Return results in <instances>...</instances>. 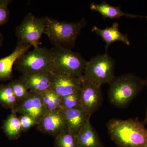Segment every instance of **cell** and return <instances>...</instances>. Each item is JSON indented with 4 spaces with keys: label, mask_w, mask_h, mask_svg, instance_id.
Returning <instances> with one entry per match:
<instances>
[{
    "label": "cell",
    "mask_w": 147,
    "mask_h": 147,
    "mask_svg": "<svg viewBox=\"0 0 147 147\" xmlns=\"http://www.w3.org/2000/svg\"><path fill=\"white\" fill-rule=\"evenodd\" d=\"M145 86H146L147 89V77L146 79V80H145Z\"/></svg>",
    "instance_id": "obj_28"
},
{
    "label": "cell",
    "mask_w": 147,
    "mask_h": 147,
    "mask_svg": "<svg viewBox=\"0 0 147 147\" xmlns=\"http://www.w3.org/2000/svg\"><path fill=\"white\" fill-rule=\"evenodd\" d=\"M82 79L68 74L53 73L50 89L61 97L81 90Z\"/></svg>",
    "instance_id": "obj_8"
},
{
    "label": "cell",
    "mask_w": 147,
    "mask_h": 147,
    "mask_svg": "<svg viewBox=\"0 0 147 147\" xmlns=\"http://www.w3.org/2000/svg\"><path fill=\"white\" fill-rule=\"evenodd\" d=\"M31 47V45L18 41L12 53L0 59V81H6L11 79L12 68L16 61L22 55L27 53Z\"/></svg>",
    "instance_id": "obj_13"
},
{
    "label": "cell",
    "mask_w": 147,
    "mask_h": 147,
    "mask_svg": "<svg viewBox=\"0 0 147 147\" xmlns=\"http://www.w3.org/2000/svg\"><path fill=\"white\" fill-rule=\"evenodd\" d=\"M54 147H79L76 135L67 128L55 136Z\"/></svg>",
    "instance_id": "obj_20"
},
{
    "label": "cell",
    "mask_w": 147,
    "mask_h": 147,
    "mask_svg": "<svg viewBox=\"0 0 147 147\" xmlns=\"http://www.w3.org/2000/svg\"><path fill=\"white\" fill-rule=\"evenodd\" d=\"M108 92L110 103L117 108L128 105L144 88L145 80L133 74L115 76L110 84Z\"/></svg>",
    "instance_id": "obj_2"
},
{
    "label": "cell",
    "mask_w": 147,
    "mask_h": 147,
    "mask_svg": "<svg viewBox=\"0 0 147 147\" xmlns=\"http://www.w3.org/2000/svg\"><path fill=\"white\" fill-rule=\"evenodd\" d=\"M11 1L9 0H0V26L8 21L9 16L8 5Z\"/></svg>",
    "instance_id": "obj_24"
},
{
    "label": "cell",
    "mask_w": 147,
    "mask_h": 147,
    "mask_svg": "<svg viewBox=\"0 0 147 147\" xmlns=\"http://www.w3.org/2000/svg\"><path fill=\"white\" fill-rule=\"evenodd\" d=\"M0 104L7 109L14 110L18 102L13 91L8 84H0Z\"/></svg>",
    "instance_id": "obj_19"
},
{
    "label": "cell",
    "mask_w": 147,
    "mask_h": 147,
    "mask_svg": "<svg viewBox=\"0 0 147 147\" xmlns=\"http://www.w3.org/2000/svg\"><path fill=\"white\" fill-rule=\"evenodd\" d=\"M3 129L9 140H16L21 137L22 130L19 117L17 113L11 110L3 123Z\"/></svg>",
    "instance_id": "obj_18"
},
{
    "label": "cell",
    "mask_w": 147,
    "mask_h": 147,
    "mask_svg": "<svg viewBox=\"0 0 147 147\" xmlns=\"http://www.w3.org/2000/svg\"><path fill=\"white\" fill-rule=\"evenodd\" d=\"M40 94L43 103L48 112L60 109L55 104V100L56 93L52 90L49 89Z\"/></svg>",
    "instance_id": "obj_23"
},
{
    "label": "cell",
    "mask_w": 147,
    "mask_h": 147,
    "mask_svg": "<svg viewBox=\"0 0 147 147\" xmlns=\"http://www.w3.org/2000/svg\"><path fill=\"white\" fill-rule=\"evenodd\" d=\"M144 123L145 124L147 123V109L146 112V118H145V120L144 121Z\"/></svg>",
    "instance_id": "obj_27"
},
{
    "label": "cell",
    "mask_w": 147,
    "mask_h": 147,
    "mask_svg": "<svg viewBox=\"0 0 147 147\" xmlns=\"http://www.w3.org/2000/svg\"><path fill=\"white\" fill-rule=\"evenodd\" d=\"M79 147H105L89 121L76 135Z\"/></svg>",
    "instance_id": "obj_16"
},
{
    "label": "cell",
    "mask_w": 147,
    "mask_h": 147,
    "mask_svg": "<svg viewBox=\"0 0 147 147\" xmlns=\"http://www.w3.org/2000/svg\"><path fill=\"white\" fill-rule=\"evenodd\" d=\"M52 57L51 49L38 46L21 56L13 67L22 74L51 72Z\"/></svg>",
    "instance_id": "obj_6"
},
{
    "label": "cell",
    "mask_w": 147,
    "mask_h": 147,
    "mask_svg": "<svg viewBox=\"0 0 147 147\" xmlns=\"http://www.w3.org/2000/svg\"><path fill=\"white\" fill-rule=\"evenodd\" d=\"M90 8L92 10L97 11L105 18L115 19L119 18L123 16L132 18H146V16L125 13L121 10L120 6H114L110 5L105 1H103L99 4L92 3L90 5Z\"/></svg>",
    "instance_id": "obj_17"
},
{
    "label": "cell",
    "mask_w": 147,
    "mask_h": 147,
    "mask_svg": "<svg viewBox=\"0 0 147 147\" xmlns=\"http://www.w3.org/2000/svg\"><path fill=\"white\" fill-rule=\"evenodd\" d=\"M144 122L135 119H112L107 123L108 134L118 147H144L147 129Z\"/></svg>",
    "instance_id": "obj_1"
},
{
    "label": "cell",
    "mask_w": 147,
    "mask_h": 147,
    "mask_svg": "<svg viewBox=\"0 0 147 147\" xmlns=\"http://www.w3.org/2000/svg\"><path fill=\"white\" fill-rule=\"evenodd\" d=\"M37 126L38 129L44 134L54 137L57 136L67 128L63 110L58 109L48 112Z\"/></svg>",
    "instance_id": "obj_11"
},
{
    "label": "cell",
    "mask_w": 147,
    "mask_h": 147,
    "mask_svg": "<svg viewBox=\"0 0 147 147\" xmlns=\"http://www.w3.org/2000/svg\"><path fill=\"white\" fill-rule=\"evenodd\" d=\"M19 118L22 131L24 132L28 131L32 127L38 124L37 121L31 116L28 115H20Z\"/></svg>",
    "instance_id": "obj_25"
},
{
    "label": "cell",
    "mask_w": 147,
    "mask_h": 147,
    "mask_svg": "<svg viewBox=\"0 0 147 147\" xmlns=\"http://www.w3.org/2000/svg\"><path fill=\"white\" fill-rule=\"evenodd\" d=\"M45 25V17L38 18L32 13H28L21 24L16 27L15 34L18 42L34 48L38 47L40 40L44 34Z\"/></svg>",
    "instance_id": "obj_7"
},
{
    "label": "cell",
    "mask_w": 147,
    "mask_h": 147,
    "mask_svg": "<svg viewBox=\"0 0 147 147\" xmlns=\"http://www.w3.org/2000/svg\"><path fill=\"white\" fill-rule=\"evenodd\" d=\"M45 17L44 34L55 46L70 49L75 42L82 29L86 27L85 18L76 22L59 21L51 17Z\"/></svg>",
    "instance_id": "obj_3"
},
{
    "label": "cell",
    "mask_w": 147,
    "mask_h": 147,
    "mask_svg": "<svg viewBox=\"0 0 147 147\" xmlns=\"http://www.w3.org/2000/svg\"><path fill=\"white\" fill-rule=\"evenodd\" d=\"M115 61L107 53L98 55L87 61L82 79L101 87L115 79Z\"/></svg>",
    "instance_id": "obj_5"
},
{
    "label": "cell",
    "mask_w": 147,
    "mask_h": 147,
    "mask_svg": "<svg viewBox=\"0 0 147 147\" xmlns=\"http://www.w3.org/2000/svg\"><path fill=\"white\" fill-rule=\"evenodd\" d=\"M13 111L20 115L31 116L38 123L48 112L42 101L41 94L30 91L28 96L22 102L18 103Z\"/></svg>",
    "instance_id": "obj_9"
},
{
    "label": "cell",
    "mask_w": 147,
    "mask_h": 147,
    "mask_svg": "<svg viewBox=\"0 0 147 147\" xmlns=\"http://www.w3.org/2000/svg\"><path fill=\"white\" fill-rule=\"evenodd\" d=\"M144 147H147V142L146 144V145H145L144 146Z\"/></svg>",
    "instance_id": "obj_29"
},
{
    "label": "cell",
    "mask_w": 147,
    "mask_h": 147,
    "mask_svg": "<svg viewBox=\"0 0 147 147\" xmlns=\"http://www.w3.org/2000/svg\"><path fill=\"white\" fill-rule=\"evenodd\" d=\"M81 90L62 97L61 109L63 110L71 109L81 105Z\"/></svg>",
    "instance_id": "obj_22"
},
{
    "label": "cell",
    "mask_w": 147,
    "mask_h": 147,
    "mask_svg": "<svg viewBox=\"0 0 147 147\" xmlns=\"http://www.w3.org/2000/svg\"><path fill=\"white\" fill-rule=\"evenodd\" d=\"M3 36L2 34L0 32V47L3 45Z\"/></svg>",
    "instance_id": "obj_26"
},
{
    "label": "cell",
    "mask_w": 147,
    "mask_h": 147,
    "mask_svg": "<svg viewBox=\"0 0 147 147\" xmlns=\"http://www.w3.org/2000/svg\"><path fill=\"white\" fill-rule=\"evenodd\" d=\"M8 85L13 91L18 103L22 102L28 95L30 91L19 79L11 81Z\"/></svg>",
    "instance_id": "obj_21"
},
{
    "label": "cell",
    "mask_w": 147,
    "mask_h": 147,
    "mask_svg": "<svg viewBox=\"0 0 147 147\" xmlns=\"http://www.w3.org/2000/svg\"><path fill=\"white\" fill-rule=\"evenodd\" d=\"M51 50V72L68 74L82 79L87 61L80 53L60 46H54Z\"/></svg>",
    "instance_id": "obj_4"
},
{
    "label": "cell",
    "mask_w": 147,
    "mask_h": 147,
    "mask_svg": "<svg viewBox=\"0 0 147 147\" xmlns=\"http://www.w3.org/2000/svg\"><path fill=\"white\" fill-rule=\"evenodd\" d=\"M92 31L101 37L103 41L105 42V53H107L110 45L116 41H121L127 45H130L128 36L120 31L119 24L117 22H114L111 26L106 27L104 29L100 28L94 26Z\"/></svg>",
    "instance_id": "obj_15"
},
{
    "label": "cell",
    "mask_w": 147,
    "mask_h": 147,
    "mask_svg": "<svg viewBox=\"0 0 147 147\" xmlns=\"http://www.w3.org/2000/svg\"><path fill=\"white\" fill-rule=\"evenodd\" d=\"M82 82L81 106L91 116L98 110L102 103L101 87L82 79Z\"/></svg>",
    "instance_id": "obj_10"
},
{
    "label": "cell",
    "mask_w": 147,
    "mask_h": 147,
    "mask_svg": "<svg viewBox=\"0 0 147 147\" xmlns=\"http://www.w3.org/2000/svg\"><path fill=\"white\" fill-rule=\"evenodd\" d=\"M63 111L67 129L76 135L90 121L91 117L81 105Z\"/></svg>",
    "instance_id": "obj_14"
},
{
    "label": "cell",
    "mask_w": 147,
    "mask_h": 147,
    "mask_svg": "<svg viewBox=\"0 0 147 147\" xmlns=\"http://www.w3.org/2000/svg\"><path fill=\"white\" fill-rule=\"evenodd\" d=\"M53 72L22 74L19 79L30 91L41 94L50 88Z\"/></svg>",
    "instance_id": "obj_12"
}]
</instances>
